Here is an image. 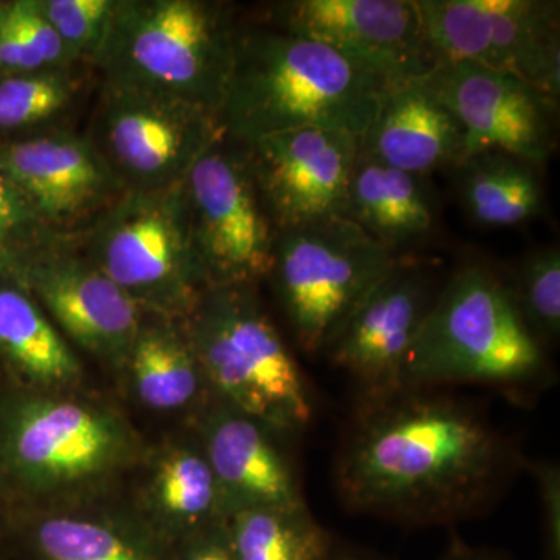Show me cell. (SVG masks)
<instances>
[{
  "label": "cell",
  "instance_id": "cell-1",
  "mask_svg": "<svg viewBox=\"0 0 560 560\" xmlns=\"http://www.w3.org/2000/svg\"><path fill=\"white\" fill-rule=\"evenodd\" d=\"M526 458L474 401L404 385L359 396L334 458L342 506L410 528L492 510Z\"/></svg>",
  "mask_w": 560,
  "mask_h": 560
},
{
  "label": "cell",
  "instance_id": "cell-33",
  "mask_svg": "<svg viewBox=\"0 0 560 560\" xmlns=\"http://www.w3.org/2000/svg\"><path fill=\"white\" fill-rule=\"evenodd\" d=\"M226 521L168 545L165 560H235Z\"/></svg>",
  "mask_w": 560,
  "mask_h": 560
},
{
  "label": "cell",
  "instance_id": "cell-35",
  "mask_svg": "<svg viewBox=\"0 0 560 560\" xmlns=\"http://www.w3.org/2000/svg\"><path fill=\"white\" fill-rule=\"evenodd\" d=\"M440 560H512L510 556L504 555L492 548L474 547L453 534L448 541L447 550L444 551Z\"/></svg>",
  "mask_w": 560,
  "mask_h": 560
},
{
  "label": "cell",
  "instance_id": "cell-30",
  "mask_svg": "<svg viewBox=\"0 0 560 560\" xmlns=\"http://www.w3.org/2000/svg\"><path fill=\"white\" fill-rule=\"evenodd\" d=\"M60 237L40 220L32 202L5 172L0 171V275L25 254Z\"/></svg>",
  "mask_w": 560,
  "mask_h": 560
},
{
  "label": "cell",
  "instance_id": "cell-6",
  "mask_svg": "<svg viewBox=\"0 0 560 560\" xmlns=\"http://www.w3.org/2000/svg\"><path fill=\"white\" fill-rule=\"evenodd\" d=\"M180 323L213 399L290 440L311 425L307 382L265 311L257 285L209 287Z\"/></svg>",
  "mask_w": 560,
  "mask_h": 560
},
{
  "label": "cell",
  "instance_id": "cell-20",
  "mask_svg": "<svg viewBox=\"0 0 560 560\" xmlns=\"http://www.w3.org/2000/svg\"><path fill=\"white\" fill-rule=\"evenodd\" d=\"M25 560H165L167 545L124 495L68 510L13 515Z\"/></svg>",
  "mask_w": 560,
  "mask_h": 560
},
{
  "label": "cell",
  "instance_id": "cell-15",
  "mask_svg": "<svg viewBox=\"0 0 560 560\" xmlns=\"http://www.w3.org/2000/svg\"><path fill=\"white\" fill-rule=\"evenodd\" d=\"M278 31L326 44L400 83L434 68L416 0H289L271 7Z\"/></svg>",
  "mask_w": 560,
  "mask_h": 560
},
{
  "label": "cell",
  "instance_id": "cell-14",
  "mask_svg": "<svg viewBox=\"0 0 560 560\" xmlns=\"http://www.w3.org/2000/svg\"><path fill=\"white\" fill-rule=\"evenodd\" d=\"M423 79L466 131L467 156L503 151L537 168L550 160L558 132L555 98L517 77L471 62L436 65Z\"/></svg>",
  "mask_w": 560,
  "mask_h": 560
},
{
  "label": "cell",
  "instance_id": "cell-34",
  "mask_svg": "<svg viewBox=\"0 0 560 560\" xmlns=\"http://www.w3.org/2000/svg\"><path fill=\"white\" fill-rule=\"evenodd\" d=\"M36 70L11 20L9 3L0 2V79Z\"/></svg>",
  "mask_w": 560,
  "mask_h": 560
},
{
  "label": "cell",
  "instance_id": "cell-24",
  "mask_svg": "<svg viewBox=\"0 0 560 560\" xmlns=\"http://www.w3.org/2000/svg\"><path fill=\"white\" fill-rule=\"evenodd\" d=\"M346 219L394 254L430 234L436 206L427 176L359 154L349 183Z\"/></svg>",
  "mask_w": 560,
  "mask_h": 560
},
{
  "label": "cell",
  "instance_id": "cell-27",
  "mask_svg": "<svg viewBox=\"0 0 560 560\" xmlns=\"http://www.w3.org/2000/svg\"><path fill=\"white\" fill-rule=\"evenodd\" d=\"M73 68L36 70L0 79V130H21L54 120L80 91Z\"/></svg>",
  "mask_w": 560,
  "mask_h": 560
},
{
  "label": "cell",
  "instance_id": "cell-19",
  "mask_svg": "<svg viewBox=\"0 0 560 560\" xmlns=\"http://www.w3.org/2000/svg\"><path fill=\"white\" fill-rule=\"evenodd\" d=\"M121 495L167 547L228 518L219 481L190 427L149 442Z\"/></svg>",
  "mask_w": 560,
  "mask_h": 560
},
{
  "label": "cell",
  "instance_id": "cell-3",
  "mask_svg": "<svg viewBox=\"0 0 560 560\" xmlns=\"http://www.w3.org/2000/svg\"><path fill=\"white\" fill-rule=\"evenodd\" d=\"M394 84L326 44L275 27H237L221 131L242 145L307 127L361 138Z\"/></svg>",
  "mask_w": 560,
  "mask_h": 560
},
{
  "label": "cell",
  "instance_id": "cell-12",
  "mask_svg": "<svg viewBox=\"0 0 560 560\" xmlns=\"http://www.w3.org/2000/svg\"><path fill=\"white\" fill-rule=\"evenodd\" d=\"M221 135L215 114L103 83L90 138L125 190H154L183 183Z\"/></svg>",
  "mask_w": 560,
  "mask_h": 560
},
{
  "label": "cell",
  "instance_id": "cell-18",
  "mask_svg": "<svg viewBox=\"0 0 560 560\" xmlns=\"http://www.w3.org/2000/svg\"><path fill=\"white\" fill-rule=\"evenodd\" d=\"M189 427L219 481L228 517L253 508L305 504L289 436L213 397Z\"/></svg>",
  "mask_w": 560,
  "mask_h": 560
},
{
  "label": "cell",
  "instance_id": "cell-7",
  "mask_svg": "<svg viewBox=\"0 0 560 560\" xmlns=\"http://www.w3.org/2000/svg\"><path fill=\"white\" fill-rule=\"evenodd\" d=\"M75 237L143 315L180 323L210 287L184 180L164 189L125 190Z\"/></svg>",
  "mask_w": 560,
  "mask_h": 560
},
{
  "label": "cell",
  "instance_id": "cell-36",
  "mask_svg": "<svg viewBox=\"0 0 560 560\" xmlns=\"http://www.w3.org/2000/svg\"><path fill=\"white\" fill-rule=\"evenodd\" d=\"M329 560H385L381 556L372 555L370 551L361 550L357 547H345V545L335 541L334 550L330 552Z\"/></svg>",
  "mask_w": 560,
  "mask_h": 560
},
{
  "label": "cell",
  "instance_id": "cell-22",
  "mask_svg": "<svg viewBox=\"0 0 560 560\" xmlns=\"http://www.w3.org/2000/svg\"><path fill=\"white\" fill-rule=\"evenodd\" d=\"M119 383L145 410L187 422L212 400L183 323L156 316L143 318Z\"/></svg>",
  "mask_w": 560,
  "mask_h": 560
},
{
  "label": "cell",
  "instance_id": "cell-25",
  "mask_svg": "<svg viewBox=\"0 0 560 560\" xmlns=\"http://www.w3.org/2000/svg\"><path fill=\"white\" fill-rule=\"evenodd\" d=\"M460 201L481 226L525 223L544 209L540 168L503 151L470 154L455 168Z\"/></svg>",
  "mask_w": 560,
  "mask_h": 560
},
{
  "label": "cell",
  "instance_id": "cell-29",
  "mask_svg": "<svg viewBox=\"0 0 560 560\" xmlns=\"http://www.w3.org/2000/svg\"><path fill=\"white\" fill-rule=\"evenodd\" d=\"M117 0H38L75 65H94L108 35Z\"/></svg>",
  "mask_w": 560,
  "mask_h": 560
},
{
  "label": "cell",
  "instance_id": "cell-13",
  "mask_svg": "<svg viewBox=\"0 0 560 560\" xmlns=\"http://www.w3.org/2000/svg\"><path fill=\"white\" fill-rule=\"evenodd\" d=\"M250 173L276 231L346 219V202L360 138L307 127L245 145Z\"/></svg>",
  "mask_w": 560,
  "mask_h": 560
},
{
  "label": "cell",
  "instance_id": "cell-4",
  "mask_svg": "<svg viewBox=\"0 0 560 560\" xmlns=\"http://www.w3.org/2000/svg\"><path fill=\"white\" fill-rule=\"evenodd\" d=\"M552 382L545 346L515 307L506 278L481 264L458 268L434 296L401 374V386H489L517 404Z\"/></svg>",
  "mask_w": 560,
  "mask_h": 560
},
{
  "label": "cell",
  "instance_id": "cell-16",
  "mask_svg": "<svg viewBox=\"0 0 560 560\" xmlns=\"http://www.w3.org/2000/svg\"><path fill=\"white\" fill-rule=\"evenodd\" d=\"M0 171L58 235H79L125 191L90 136L68 131L3 143Z\"/></svg>",
  "mask_w": 560,
  "mask_h": 560
},
{
  "label": "cell",
  "instance_id": "cell-28",
  "mask_svg": "<svg viewBox=\"0 0 560 560\" xmlns=\"http://www.w3.org/2000/svg\"><path fill=\"white\" fill-rule=\"evenodd\" d=\"M518 313L530 334L541 342L555 341L560 334V250L547 246L530 253L506 278Z\"/></svg>",
  "mask_w": 560,
  "mask_h": 560
},
{
  "label": "cell",
  "instance_id": "cell-10",
  "mask_svg": "<svg viewBox=\"0 0 560 560\" xmlns=\"http://www.w3.org/2000/svg\"><path fill=\"white\" fill-rule=\"evenodd\" d=\"M195 245L210 287L270 278L278 237L250 173L245 145L221 135L184 178Z\"/></svg>",
  "mask_w": 560,
  "mask_h": 560
},
{
  "label": "cell",
  "instance_id": "cell-5",
  "mask_svg": "<svg viewBox=\"0 0 560 560\" xmlns=\"http://www.w3.org/2000/svg\"><path fill=\"white\" fill-rule=\"evenodd\" d=\"M230 3L117 0L94 66L103 83L187 103L219 117L234 68Z\"/></svg>",
  "mask_w": 560,
  "mask_h": 560
},
{
  "label": "cell",
  "instance_id": "cell-26",
  "mask_svg": "<svg viewBox=\"0 0 560 560\" xmlns=\"http://www.w3.org/2000/svg\"><path fill=\"white\" fill-rule=\"evenodd\" d=\"M226 523L235 560H329L334 550L307 503L237 511Z\"/></svg>",
  "mask_w": 560,
  "mask_h": 560
},
{
  "label": "cell",
  "instance_id": "cell-9",
  "mask_svg": "<svg viewBox=\"0 0 560 560\" xmlns=\"http://www.w3.org/2000/svg\"><path fill=\"white\" fill-rule=\"evenodd\" d=\"M434 66L471 62L560 97V3L416 0Z\"/></svg>",
  "mask_w": 560,
  "mask_h": 560
},
{
  "label": "cell",
  "instance_id": "cell-21",
  "mask_svg": "<svg viewBox=\"0 0 560 560\" xmlns=\"http://www.w3.org/2000/svg\"><path fill=\"white\" fill-rule=\"evenodd\" d=\"M360 154L389 167L429 176L467 156L466 131L425 79L394 84L360 138Z\"/></svg>",
  "mask_w": 560,
  "mask_h": 560
},
{
  "label": "cell",
  "instance_id": "cell-31",
  "mask_svg": "<svg viewBox=\"0 0 560 560\" xmlns=\"http://www.w3.org/2000/svg\"><path fill=\"white\" fill-rule=\"evenodd\" d=\"M18 35L38 70L75 68L68 49L38 5V0L9 2Z\"/></svg>",
  "mask_w": 560,
  "mask_h": 560
},
{
  "label": "cell",
  "instance_id": "cell-17",
  "mask_svg": "<svg viewBox=\"0 0 560 560\" xmlns=\"http://www.w3.org/2000/svg\"><path fill=\"white\" fill-rule=\"evenodd\" d=\"M434 296L425 270L400 257L326 350L357 382L360 396L401 386L405 361Z\"/></svg>",
  "mask_w": 560,
  "mask_h": 560
},
{
  "label": "cell",
  "instance_id": "cell-2",
  "mask_svg": "<svg viewBox=\"0 0 560 560\" xmlns=\"http://www.w3.org/2000/svg\"><path fill=\"white\" fill-rule=\"evenodd\" d=\"M147 447L119 401L91 386L0 397V495L13 515L117 495Z\"/></svg>",
  "mask_w": 560,
  "mask_h": 560
},
{
  "label": "cell",
  "instance_id": "cell-32",
  "mask_svg": "<svg viewBox=\"0 0 560 560\" xmlns=\"http://www.w3.org/2000/svg\"><path fill=\"white\" fill-rule=\"evenodd\" d=\"M525 470L533 475L539 492L544 560H560L559 464L545 459H526Z\"/></svg>",
  "mask_w": 560,
  "mask_h": 560
},
{
  "label": "cell",
  "instance_id": "cell-8",
  "mask_svg": "<svg viewBox=\"0 0 560 560\" xmlns=\"http://www.w3.org/2000/svg\"><path fill=\"white\" fill-rule=\"evenodd\" d=\"M399 259L345 217L278 232L268 279L300 348L326 353Z\"/></svg>",
  "mask_w": 560,
  "mask_h": 560
},
{
  "label": "cell",
  "instance_id": "cell-23",
  "mask_svg": "<svg viewBox=\"0 0 560 560\" xmlns=\"http://www.w3.org/2000/svg\"><path fill=\"white\" fill-rule=\"evenodd\" d=\"M0 357L14 386L33 390L88 388L86 366L35 298L0 275Z\"/></svg>",
  "mask_w": 560,
  "mask_h": 560
},
{
  "label": "cell",
  "instance_id": "cell-11",
  "mask_svg": "<svg viewBox=\"0 0 560 560\" xmlns=\"http://www.w3.org/2000/svg\"><path fill=\"white\" fill-rule=\"evenodd\" d=\"M7 275L35 298L77 352L120 381L145 315L83 253L75 235L25 254Z\"/></svg>",
  "mask_w": 560,
  "mask_h": 560
}]
</instances>
